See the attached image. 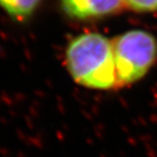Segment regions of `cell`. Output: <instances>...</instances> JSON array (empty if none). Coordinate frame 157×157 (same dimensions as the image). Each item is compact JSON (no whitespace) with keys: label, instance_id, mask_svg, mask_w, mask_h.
<instances>
[{"label":"cell","instance_id":"2","mask_svg":"<svg viewBox=\"0 0 157 157\" xmlns=\"http://www.w3.org/2000/svg\"><path fill=\"white\" fill-rule=\"evenodd\" d=\"M111 43L118 88L142 80L157 62V39L148 31H127Z\"/></svg>","mask_w":157,"mask_h":157},{"label":"cell","instance_id":"3","mask_svg":"<svg viewBox=\"0 0 157 157\" xmlns=\"http://www.w3.org/2000/svg\"><path fill=\"white\" fill-rule=\"evenodd\" d=\"M60 7L73 20L91 21L118 13L125 3L124 0H60Z\"/></svg>","mask_w":157,"mask_h":157},{"label":"cell","instance_id":"1","mask_svg":"<svg viewBox=\"0 0 157 157\" xmlns=\"http://www.w3.org/2000/svg\"><path fill=\"white\" fill-rule=\"evenodd\" d=\"M65 67L78 85L93 90L117 89V77L111 40L99 33H84L65 48Z\"/></svg>","mask_w":157,"mask_h":157},{"label":"cell","instance_id":"5","mask_svg":"<svg viewBox=\"0 0 157 157\" xmlns=\"http://www.w3.org/2000/svg\"><path fill=\"white\" fill-rule=\"evenodd\" d=\"M125 8L135 12L157 11V0H124Z\"/></svg>","mask_w":157,"mask_h":157},{"label":"cell","instance_id":"4","mask_svg":"<svg viewBox=\"0 0 157 157\" xmlns=\"http://www.w3.org/2000/svg\"><path fill=\"white\" fill-rule=\"evenodd\" d=\"M42 0H0V8L13 21H28L35 13Z\"/></svg>","mask_w":157,"mask_h":157}]
</instances>
